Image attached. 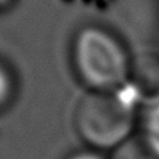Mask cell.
Here are the masks:
<instances>
[{"label": "cell", "mask_w": 159, "mask_h": 159, "mask_svg": "<svg viewBox=\"0 0 159 159\" xmlns=\"http://www.w3.org/2000/svg\"><path fill=\"white\" fill-rule=\"evenodd\" d=\"M64 159H109V156H105L102 151H97V150L86 147V148H81V150L72 151Z\"/></svg>", "instance_id": "52a82bcc"}, {"label": "cell", "mask_w": 159, "mask_h": 159, "mask_svg": "<svg viewBox=\"0 0 159 159\" xmlns=\"http://www.w3.org/2000/svg\"><path fill=\"white\" fill-rule=\"evenodd\" d=\"M125 89L136 103L145 108L159 105V55L140 53L133 58L128 83Z\"/></svg>", "instance_id": "3957f363"}, {"label": "cell", "mask_w": 159, "mask_h": 159, "mask_svg": "<svg viewBox=\"0 0 159 159\" xmlns=\"http://www.w3.org/2000/svg\"><path fill=\"white\" fill-rule=\"evenodd\" d=\"M137 106L125 88L86 92L73 111L75 131L88 148L111 153L137 133Z\"/></svg>", "instance_id": "7a4b0ae2"}, {"label": "cell", "mask_w": 159, "mask_h": 159, "mask_svg": "<svg viewBox=\"0 0 159 159\" xmlns=\"http://www.w3.org/2000/svg\"><path fill=\"white\" fill-rule=\"evenodd\" d=\"M17 94V81L13 73V69L0 61V112L8 109L14 102Z\"/></svg>", "instance_id": "5b68a950"}, {"label": "cell", "mask_w": 159, "mask_h": 159, "mask_svg": "<svg viewBox=\"0 0 159 159\" xmlns=\"http://www.w3.org/2000/svg\"><path fill=\"white\" fill-rule=\"evenodd\" d=\"M139 133L153 147V150L159 154V105L147 108V111L140 120Z\"/></svg>", "instance_id": "8992f818"}, {"label": "cell", "mask_w": 159, "mask_h": 159, "mask_svg": "<svg viewBox=\"0 0 159 159\" xmlns=\"http://www.w3.org/2000/svg\"><path fill=\"white\" fill-rule=\"evenodd\" d=\"M11 0H0V5H7V3H10Z\"/></svg>", "instance_id": "ba28073f"}, {"label": "cell", "mask_w": 159, "mask_h": 159, "mask_svg": "<svg viewBox=\"0 0 159 159\" xmlns=\"http://www.w3.org/2000/svg\"><path fill=\"white\" fill-rule=\"evenodd\" d=\"M133 55L125 41L100 24L80 27L70 42V64L88 92H114L126 86Z\"/></svg>", "instance_id": "6da1fadb"}, {"label": "cell", "mask_w": 159, "mask_h": 159, "mask_svg": "<svg viewBox=\"0 0 159 159\" xmlns=\"http://www.w3.org/2000/svg\"><path fill=\"white\" fill-rule=\"evenodd\" d=\"M109 159H159V154L137 131L109 153Z\"/></svg>", "instance_id": "277c9868"}]
</instances>
